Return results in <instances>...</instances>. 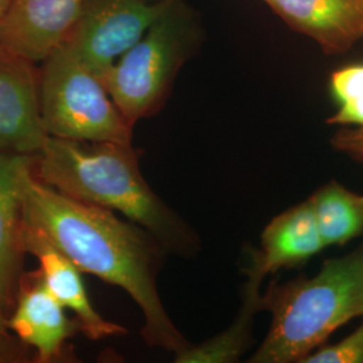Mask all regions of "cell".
<instances>
[{"instance_id":"obj_1","label":"cell","mask_w":363,"mask_h":363,"mask_svg":"<svg viewBox=\"0 0 363 363\" xmlns=\"http://www.w3.org/2000/svg\"><path fill=\"white\" fill-rule=\"evenodd\" d=\"M34 166V164H33ZM25 226L37 229L81 272L124 289L143 312L142 337L175 355L190 343L169 319L157 289L162 250L155 237L113 211L73 199L39 181L33 167L22 181Z\"/></svg>"},{"instance_id":"obj_2","label":"cell","mask_w":363,"mask_h":363,"mask_svg":"<svg viewBox=\"0 0 363 363\" xmlns=\"http://www.w3.org/2000/svg\"><path fill=\"white\" fill-rule=\"evenodd\" d=\"M132 144L91 143L49 136L35 155L39 181L85 203L118 211L152 234L169 252L190 256L196 238L151 190Z\"/></svg>"},{"instance_id":"obj_3","label":"cell","mask_w":363,"mask_h":363,"mask_svg":"<svg viewBox=\"0 0 363 363\" xmlns=\"http://www.w3.org/2000/svg\"><path fill=\"white\" fill-rule=\"evenodd\" d=\"M272 325L249 362H301L340 325L363 316V250L327 261L308 280L277 286L262 298Z\"/></svg>"},{"instance_id":"obj_4","label":"cell","mask_w":363,"mask_h":363,"mask_svg":"<svg viewBox=\"0 0 363 363\" xmlns=\"http://www.w3.org/2000/svg\"><path fill=\"white\" fill-rule=\"evenodd\" d=\"M198 43L194 13L183 0H175L101 77L130 124L155 115L163 106L174 79Z\"/></svg>"},{"instance_id":"obj_5","label":"cell","mask_w":363,"mask_h":363,"mask_svg":"<svg viewBox=\"0 0 363 363\" xmlns=\"http://www.w3.org/2000/svg\"><path fill=\"white\" fill-rule=\"evenodd\" d=\"M40 113L49 136L91 143L132 144L133 124L101 81L65 46L39 67Z\"/></svg>"},{"instance_id":"obj_6","label":"cell","mask_w":363,"mask_h":363,"mask_svg":"<svg viewBox=\"0 0 363 363\" xmlns=\"http://www.w3.org/2000/svg\"><path fill=\"white\" fill-rule=\"evenodd\" d=\"M169 4H148L143 0H85L64 46L101 78L143 37Z\"/></svg>"},{"instance_id":"obj_7","label":"cell","mask_w":363,"mask_h":363,"mask_svg":"<svg viewBox=\"0 0 363 363\" xmlns=\"http://www.w3.org/2000/svg\"><path fill=\"white\" fill-rule=\"evenodd\" d=\"M48 138L37 62L0 45V152L37 155Z\"/></svg>"},{"instance_id":"obj_8","label":"cell","mask_w":363,"mask_h":363,"mask_svg":"<svg viewBox=\"0 0 363 363\" xmlns=\"http://www.w3.org/2000/svg\"><path fill=\"white\" fill-rule=\"evenodd\" d=\"M85 0H13L0 28V45L34 62L62 46Z\"/></svg>"},{"instance_id":"obj_9","label":"cell","mask_w":363,"mask_h":363,"mask_svg":"<svg viewBox=\"0 0 363 363\" xmlns=\"http://www.w3.org/2000/svg\"><path fill=\"white\" fill-rule=\"evenodd\" d=\"M7 327L37 352V362L50 363L62 357L66 340L79 330L66 315L65 307L45 286L39 272L19 280L15 310Z\"/></svg>"},{"instance_id":"obj_10","label":"cell","mask_w":363,"mask_h":363,"mask_svg":"<svg viewBox=\"0 0 363 363\" xmlns=\"http://www.w3.org/2000/svg\"><path fill=\"white\" fill-rule=\"evenodd\" d=\"M25 250L38 259L39 274L45 286L49 289L65 310L74 313L79 331L91 340L127 334L123 325L104 319L93 307L81 271L77 265L52 245L37 229L25 226Z\"/></svg>"},{"instance_id":"obj_11","label":"cell","mask_w":363,"mask_h":363,"mask_svg":"<svg viewBox=\"0 0 363 363\" xmlns=\"http://www.w3.org/2000/svg\"><path fill=\"white\" fill-rule=\"evenodd\" d=\"M288 26L325 52H346L363 38V0H264Z\"/></svg>"},{"instance_id":"obj_12","label":"cell","mask_w":363,"mask_h":363,"mask_svg":"<svg viewBox=\"0 0 363 363\" xmlns=\"http://www.w3.org/2000/svg\"><path fill=\"white\" fill-rule=\"evenodd\" d=\"M35 155L0 152V306L15 303L25 250L22 181Z\"/></svg>"},{"instance_id":"obj_13","label":"cell","mask_w":363,"mask_h":363,"mask_svg":"<svg viewBox=\"0 0 363 363\" xmlns=\"http://www.w3.org/2000/svg\"><path fill=\"white\" fill-rule=\"evenodd\" d=\"M325 247L310 201L286 210L264 229L261 249L255 255L245 288L259 292L265 276L300 264Z\"/></svg>"},{"instance_id":"obj_14","label":"cell","mask_w":363,"mask_h":363,"mask_svg":"<svg viewBox=\"0 0 363 363\" xmlns=\"http://www.w3.org/2000/svg\"><path fill=\"white\" fill-rule=\"evenodd\" d=\"M308 201L325 247L343 245L363 233V195L330 183Z\"/></svg>"},{"instance_id":"obj_15","label":"cell","mask_w":363,"mask_h":363,"mask_svg":"<svg viewBox=\"0 0 363 363\" xmlns=\"http://www.w3.org/2000/svg\"><path fill=\"white\" fill-rule=\"evenodd\" d=\"M262 310L259 292L244 289V304L233 325L199 346H189L175 355L178 363H229L238 361L247 349L253 316Z\"/></svg>"},{"instance_id":"obj_16","label":"cell","mask_w":363,"mask_h":363,"mask_svg":"<svg viewBox=\"0 0 363 363\" xmlns=\"http://www.w3.org/2000/svg\"><path fill=\"white\" fill-rule=\"evenodd\" d=\"M331 86L340 106L328 123L363 127V65L337 70L331 77Z\"/></svg>"},{"instance_id":"obj_17","label":"cell","mask_w":363,"mask_h":363,"mask_svg":"<svg viewBox=\"0 0 363 363\" xmlns=\"http://www.w3.org/2000/svg\"><path fill=\"white\" fill-rule=\"evenodd\" d=\"M300 363H363V325L342 342L308 354Z\"/></svg>"},{"instance_id":"obj_18","label":"cell","mask_w":363,"mask_h":363,"mask_svg":"<svg viewBox=\"0 0 363 363\" xmlns=\"http://www.w3.org/2000/svg\"><path fill=\"white\" fill-rule=\"evenodd\" d=\"M331 143L339 151L363 163V127L340 130L333 138Z\"/></svg>"},{"instance_id":"obj_19","label":"cell","mask_w":363,"mask_h":363,"mask_svg":"<svg viewBox=\"0 0 363 363\" xmlns=\"http://www.w3.org/2000/svg\"><path fill=\"white\" fill-rule=\"evenodd\" d=\"M4 308L0 306V351L4 346V340H6V330L7 327V319L4 318Z\"/></svg>"},{"instance_id":"obj_20","label":"cell","mask_w":363,"mask_h":363,"mask_svg":"<svg viewBox=\"0 0 363 363\" xmlns=\"http://www.w3.org/2000/svg\"><path fill=\"white\" fill-rule=\"evenodd\" d=\"M13 0H0V28L3 26V22L6 19V15L9 13V9L11 6Z\"/></svg>"},{"instance_id":"obj_21","label":"cell","mask_w":363,"mask_h":363,"mask_svg":"<svg viewBox=\"0 0 363 363\" xmlns=\"http://www.w3.org/2000/svg\"><path fill=\"white\" fill-rule=\"evenodd\" d=\"M143 1L148 3V4H169V3H172L175 0H143Z\"/></svg>"}]
</instances>
